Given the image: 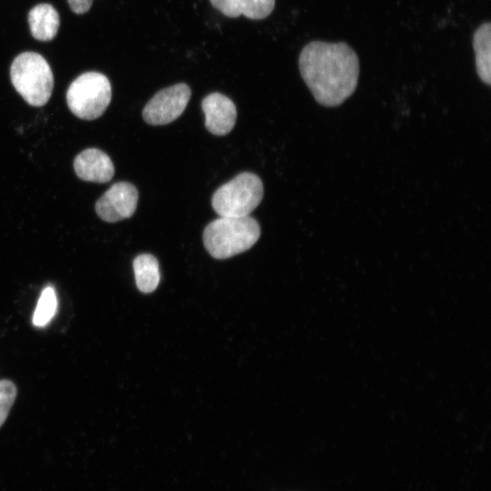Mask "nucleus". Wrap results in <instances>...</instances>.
I'll list each match as a JSON object with an SVG mask.
<instances>
[{"label": "nucleus", "instance_id": "nucleus-13", "mask_svg": "<svg viewBox=\"0 0 491 491\" xmlns=\"http://www.w3.org/2000/svg\"><path fill=\"white\" fill-rule=\"evenodd\" d=\"M137 288L143 293L156 289L160 281L157 259L151 254H141L133 262Z\"/></svg>", "mask_w": 491, "mask_h": 491}, {"label": "nucleus", "instance_id": "nucleus-1", "mask_svg": "<svg viewBox=\"0 0 491 491\" xmlns=\"http://www.w3.org/2000/svg\"><path fill=\"white\" fill-rule=\"evenodd\" d=\"M298 64L302 78L323 106L340 105L357 86L359 60L346 43L312 41L302 49Z\"/></svg>", "mask_w": 491, "mask_h": 491}, {"label": "nucleus", "instance_id": "nucleus-7", "mask_svg": "<svg viewBox=\"0 0 491 491\" xmlns=\"http://www.w3.org/2000/svg\"><path fill=\"white\" fill-rule=\"evenodd\" d=\"M137 201L138 192L132 184L117 182L96 201L95 212L105 222H118L134 215Z\"/></svg>", "mask_w": 491, "mask_h": 491}, {"label": "nucleus", "instance_id": "nucleus-10", "mask_svg": "<svg viewBox=\"0 0 491 491\" xmlns=\"http://www.w3.org/2000/svg\"><path fill=\"white\" fill-rule=\"evenodd\" d=\"M212 5L228 17L244 15L259 20L267 17L275 7V0H209Z\"/></svg>", "mask_w": 491, "mask_h": 491}, {"label": "nucleus", "instance_id": "nucleus-8", "mask_svg": "<svg viewBox=\"0 0 491 491\" xmlns=\"http://www.w3.org/2000/svg\"><path fill=\"white\" fill-rule=\"evenodd\" d=\"M206 129L215 135L231 132L236 121V107L234 102L220 93L207 95L202 101Z\"/></svg>", "mask_w": 491, "mask_h": 491}, {"label": "nucleus", "instance_id": "nucleus-9", "mask_svg": "<svg viewBox=\"0 0 491 491\" xmlns=\"http://www.w3.org/2000/svg\"><path fill=\"white\" fill-rule=\"evenodd\" d=\"M74 169L80 179L95 183L109 182L115 174L110 157L97 148H88L77 155Z\"/></svg>", "mask_w": 491, "mask_h": 491}, {"label": "nucleus", "instance_id": "nucleus-4", "mask_svg": "<svg viewBox=\"0 0 491 491\" xmlns=\"http://www.w3.org/2000/svg\"><path fill=\"white\" fill-rule=\"evenodd\" d=\"M263 195L262 180L253 173L245 172L214 193L212 206L220 216H246L258 206Z\"/></svg>", "mask_w": 491, "mask_h": 491}, {"label": "nucleus", "instance_id": "nucleus-16", "mask_svg": "<svg viewBox=\"0 0 491 491\" xmlns=\"http://www.w3.org/2000/svg\"><path fill=\"white\" fill-rule=\"evenodd\" d=\"M67 3L74 13L80 15L90 9L93 0H67Z\"/></svg>", "mask_w": 491, "mask_h": 491}, {"label": "nucleus", "instance_id": "nucleus-12", "mask_svg": "<svg viewBox=\"0 0 491 491\" xmlns=\"http://www.w3.org/2000/svg\"><path fill=\"white\" fill-rule=\"evenodd\" d=\"M476 69L482 82L491 84V23L482 24L474 33Z\"/></svg>", "mask_w": 491, "mask_h": 491}, {"label": "nucleus", "instance_id": "nucleus-6", "mask_svg": "<svg viewBox=\"0 0 491 491\" xmlns=\"http://www.w3.org/2000/svg\"><path fill=\"white\" fill-rule=\"evenodd\" d=\"M191 97V89L178 83L158 91L143 109L144 120L153 125L169 124L178 118Z\"/></svg>", "mask_w": 491, "mask_h": 491}, {"label": "nucleus", "instance_id": "nucleus-3", "mask_svg": "<svg viewBox=\"0 0 491 491\" xmlns=\"http://www.w3.org/2000/svg\"><path fill=\"white\" fill-rule=\"evenodd\" d=\"M11 82L26 103L45 105L53 92L54 75L46 60L35 52L18 55L10 67Z\"/></svg>", "mask_w": 491, "mask_h": 491}, {"label": "nucleus", "instance_id": "nucleus-2", "mask_svg": "<svg viewBox=\"0 0 491 491\" xmlns=\"http://www.w3.org/2000/svg\"><path fill=\"white\" fill-rule=\"evenodd\" d=\"M259 236L260 226L255 218L220 216L205 226L203 242L213 257L225 259L250 249Z\"/></svg>", "mask_w": 491, "mask_h": 491}, {"label": "nucleus", "instance_id": "nucleus-15", "mask_svg": "<svg viewBox=\"0 0 491 491\" xmlns=\"http://www.w3.org/2000/svg\"><path fill=\"white\" fill-rule=\"evenodd\" d=\"M16 396V387L9 380H0V427L5 423Z\"/></svg>", "mask_w": 491, "mask_h": 491}, {"label": "nucleus", "instance_id": "nucleus-11", "mask_svg": "<svg viewBox=\"0 0 491 491\" xmlns=\"http://www.w3.org/2000/svg\"><path fill=\"white\" fill-rule=\"evenodd\" d=\"M28 24L34 38L50 41L57 34L60 18L55 7L49 4H39L28 13Z\"/></svg>", "mask_w": 491, "mask_h": 491}, {"label": "nucleus", "instance_id": "nucleus-5", "mask_svg": "<svg viewBox=\"0 0 491 491\" xmlns=\"http://www.w3.org/2000/svg\"><path fill=\"white\" fill-rule=\"evenodd\" d=\"M111 96L108 78L98 72H86L71 83L66 92V102L75 116L94 120L105 113Z\"/></svg>", "mask_w": 491, "mask_h": 491}, {"label": "nucleus", "instance_id": "nucleus-14", "mask_svg": "<svg viewBox=\"0 0 491 491\" xmlns=\"http://www.w3.org/2000/svg\"><path fill=\"white\" fill-rule=\"evenodd\" d=\"M57 307L55 291L52 286H46L38 299L33 324L37 327L45 326L55 316Z\"/></svg>", "mask_w": 491, "mask_h": 491}]
</instances>
